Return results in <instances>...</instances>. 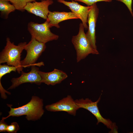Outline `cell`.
Wrapping results in <instances>:
<instances>
[{
  "label": "cell",
  "mask_w": 133,
  "mask_h": 133,
  "mask_svg": "<svg viewBox=\"0 0 133 133\" xmlns=\"http://www.w3.org/2000/svg\"><path fill=\"white\" fill-rule=\"evenodd\" d=\"M7 105L10 110L8 112V116L2 117V119L3 120L11 116L18 117L25 115L27 120L35 121L40 119L44 112L43 99L35 96L32 97L28 103L21 106L14 108H12L10 104H7Z\"/></svg>",
  "instance_id": "6da1fadb"
},
{
  "label": "cell",
  "mask_w": 133,
  "mask_h": 133,
  "mask_svg": "<svg viewBox=\"0 0 133 133\" xmlns=\"http://www.w3.org/2000/svg\"><path fill=\"white\" fill-rule=\"evenodd\" d=\"M6 46L0 53V64L6 63L8 65L16 66L18 73H20L23 68L21 65V54L27 43L20 42L16 45L9 37L6 38Z\"/></svg>",
  "instance_id": "7a4b0ae2"
},
{
  "label": "cell",
  "mask_w": 133,
  "mask_h": 133,
  "mask_svg": "<svg viewBox=\"0 0 133 133\" xmlns=\"http://www.w3.org/2000/svg\"><path fill=\"white\" fill-rule=\"evenodd\" d=\"M84 29L82 23H80L78 34L73 36L71 39L76 51L77 62L84 59L90 54H99L97 50L93 48L91 45L84 32Z\"/></svg>",
  "instance_id": "3957f363"
},
{
  "label": "cell",
  "mask_w": 133,
  "mask_h": 133,
  "mask_svg": "<svg viewBox=\"0 0 133 133\" xmlns=\"http://www.w3.org/2000/svg\"><path fill=\"white\" fill-rule=\"evenodd\" d=\"M46 48L45 43L40 42L31 36L30 41L24 47L27 54L24 59L21 61L22 66L25 68L33 65L39 66H44L43 62L37 64L35 63Z\"/></svg>",
  "instance_id": "277c9868"
},
{
  "label": "cell",
  "mask_w": 133,
  "mask_h": 133,
  "mask_svg": "<svg viewBox=\"0 0 133 133\" xmlns=\"http://www.w3.org/2000/svg\"><path fill=\"white\" fill-rule=\"evenodd\" d=\"M47 19L44 23L39 24L31 21L27 25L28 30L31 35L38 41L46 43L48 42L56 40L59 36L50 31Z\"/></svg>",
  "instance_id": "5b68a950"
},
{
  "label": "cell",
  "mask_w": 133,
  "mask_h": 133,
  "mask_svg": "<svg viewBox=\"0 0 133 133\" xmlns=\"http://www.w3.org/2000/svg\"><path fill=\"white\" fill-rule=\"evenodd\" d=\"M100 99V97L95 102L92 101L88 98H83L75 100L78 106L80 108L86 109L91 112L96 117L97 120V124L101 122L106 126L108 128L111 129L112 132H117L116 126L115 123H113L109 119L104 118L100 113L98 104Z\"/></svg>",
  "instance_id": "8992f818"
},
{
  "label": "cell",
  "mask_w": 133,
  "mask_h": 133,
  "mask_svg": "<svg viewBox=\"0 0 133 133\" xmlns=\"http://www.w3.org/2000/svg\"><path fill=\"white\" fill-rule=\"evenodd\" d=\"M36 65L31 66V71L25 73L22 71L19 77L13 78L11 80L12 85L7 90L15 88L20 85L25 83H34L38 85H40L42 83V79L38 73L39 68Z\"/></svg>",
  "instance_id": "52a82bcc"
},
{
  "label": "cell",
  "mask_w": 133,
  "mask_h": 133,
  "mask_svg": "<svg viewBox=\"0 0 133 133\" xmlns=\"http://www.w3.org/2000/svg\"><path fill=\"white\" fill-rule=\"evenodd\" d=\"M45 108L49 111H65L73 116H76L77 111L80 109L70 95L55 103L46 105Z\"/></svg>",
  "instance_id": "ba28073f"
},
{
  "label": "cell",
  "mask_w": 133,
  "mask_h": 133,
  "mask_svg": "<svg viewBox=\"0 0 133 133\" xmlns=\"http://www.w3.org/2000/svg\"><path fill=\"white\" fill-rule=\"evenodd\" d=\"M58 2L68 7L71 12L75 14L82 21L85 29H88L87 18L92 6H84L74 0L68 1L64 0H57Z\"/></svg>",
  "instance_id": "9c48e42d"
},
{
  "label": "cell",
  "mask_w": 133,
  "mask_h": 133,
  "mask_svg": "<svg viewBox=\"0 0 133 133\" xmlns=\"http://www.w3.org/2000/svg\"><path fill=\"white\" fill-rule=\"evenodd\" d=\"M99 12V9L96 3L92 6L88 17V30L86 33V37L91 45L93 48L96 50H97V47L96 45L95 29Z\"/></svg>",
  "instance_id": "30bf717a"
},
{
  "label": "cell",
  "mask_w": 133,
  "mask_h": 133,
  "mask_svg": "<svg viewBox=\"0 0 133 133\" xmlns=\"http://www.w3.org/2000/svg\"><path fill=\"white\" fill-rule=\"evenodd\" d=\"M53 3L52 0H43L41 2L36 1L27 3L24 9L28 12L46 20L50 12L49 6Z\"/></svg>",
  "instance_id": "8fae6325"
},
{
  "label": "cell",
  "mask_w": 133,
  "mask_h": 133,
  "mask_svg": "<svg viewBox=\"0 0 133 133\" xmlns=\"http://www.w3.org/2000/svg\"><path fill=\"white\" fill-rule=\"evenodd\" d=\"M42 83L48 85H55L61 83L67 77L66 74L62 71L54 69L50 72H45L39 70Z\"/></svg>",
  "instance_id": "7c38bea8"
},
{
  "label": "cell",
  "mask_w": 133,
  "mask_h": 133,
  "mask_svg": "<svg viewBox=\"0 0 133 133\" xmlns=\"http://www.w3.org/2000/svg\"><path fill=\"white\" fill-rule=\"evenodd\" d=\"M78 19V17L72 12L50 11L47 19L49 21L50 28L54 27L59 28H60L59 23L60 22L68 19Z\"/></svg>",
  "instance_id": "4fadbf2b"
},
{
  "label": "cell",
  "mask_w": 133,
  "mask_h": 133,
  "mask_svg": "<svg viewBox=\"0 0 133 133\" xmlns=\"http://www.w3.org/2000/svg\"><path fill=\"white\" fill-rule=\"evenodd\" d=\"M10 2L9 0H0V16L3 19H7L9 14L16 9Z\"/></svg>",
  "instance_id": "5bb4252c"
},
{
  "label": "cell",
  "mask_w": 133,
  "mask_h": 133,
  "mask_svg": "<svg viewBox=\"0 0 133 133\" xmlns=\"http://www.w3.org/2000/svg\"><path fill=\"white\" fill-rule=\"evenodd\" d=\"M16 9L23 12L25 11L24 8L27 3L30 2H34L38 0H9Z\"/></svg>",
  "instance_id": "9a60e30c"
},
{
  "label": "cell",
  "mask_w": 133,
  "mask_h": 133,
  "mask_svg": "<svg viewBox=\"0 0 133 133\" xmlns=\"http://www.w3.org/2000/svg\"><path fill=\"white\" fill-rule=\"evenodd\" d=\"M17 68L15 66L4 64L0 65V82L2 77L12 71H17Z\"/></svg>",
  "instance_id": "2e32d148"
},
{
  "label": "cell",
  "mask_w": 133,
  "mask_h": 133,
  "mask_svg": "<svg viewBox=\"0 0 133 133\" xmlns=\"http://www.w3.org/2000/svg\"><path fill=\"white\" fill-rule=\"evenodd\" d=\"M20 129L18 124L16 122L11 123L9 125H8L7 129V132L10 133H15L18 131Z\"/></svg>",
  "instance_id": "e0dca14e"
},
{
  "label": "cell",
  "mask_w": 133,
  "mask_h": 133,
  "mask_svg": "<svg viewBox=\"0 0 133 133\" xmlns=\"http://www.w3.org/2000/svg\"><path fill=\"white\" fill-rule=\"evenodd\" d=\"M112 0H74L75 1H78L84 3L88 6H92L94 4L99 1H104L106 2H110Z\"/></svg>",
  "instance_id": "ac0fdd59"
},
{
  "label": "cell",
  "mask_w": 133,
  "mask_h": 133,
  "mask_svg": "<svg viewBox=\"0 0 133 133\" xmlns=\"http://www.w3.org/2000/svg\"><path fill=\"white\" fill-rule=\"evenodd\" d=\"M124 3L127 6L132 16L133 17V13L132 9V0H116Z\"/></svg>",
  "instance_id": "d6986e66"
},
{
  "label": "cell",
  "mask_w": 133,
  "mask_h": 133,
  "mask_svg": "<svg viewBox=\"0 0 133 133\" xmlns=\"http://www.w3.org/2000/svg\"><path fill=\"white\" fill-rule=\"evenodd\" d=\"M4 120L1 119L0 121V132H6L8 124L4 121Z\"/></svg>",
  "instance_id": "ffe728a7"
},
{
  "label": "cell",
  "mask_w": 133,
  "mask_h": 133,
  "mask_svg": "<svg viewBox=\"0 0 133 133\" xmlns=\"http://www.w3.org/2000/svg\"><path fill=\"white\" fill-rule=\"evenodd\" d=\"M130 133H133V132H130Z\"/></svg>",
  "instance_id": "44dd1931"
}]
</instances>
